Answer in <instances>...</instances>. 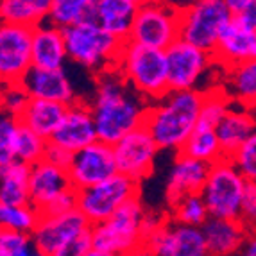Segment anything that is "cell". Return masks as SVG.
<instances>
[{"label":"cell","mask_w":256,"mask_h":256,"mask_svg":"<svg viewBox=\"0 0 256 256\" xmlns=\"http://www.w3.org/2000/svg\"><path fill=\"white\" fill-rule=\"evenodd\" d=\"M98 140L115 146L126 134L144 126L150 104L122 79L116 70L95 77V92L88 100Z\"/></svg>","instance_id":"6da1fadb"},{"label":"cell","mask_w":256,"mask_h":256,"mask_svg":"<svg viewBox=\"0 0 256 256\" xmlns=\"http://www.w3.org/2000/svg\"><path fill=\"white\" fill-rule=\"evenodd\" d=\"M204 92H168L147 110L144 126L154 138L160 150L183 149L199 124Z\"/></svg>","instance_id":"7a4b0ae2"},{"label":"cell","mask_w":256,"mask_h":256,"mask_svg":"<svg viewBox=\"0 0 256 256\" xmlns=\"http://www.w3.org/2000/svg\"><path fill=\"white\" fill-rule=\"evenodd\" d=\"M115 70L138 95L152 104L168 94L166 56L163 50L126 42Z\"/></svg>","instance_id":"3957f363"},{"label":"cell","mask_w":256,"mask_h":256,"mask_svg":"<svg viewBox=\"0 0 256 256\" xmlns=\"http://www.w3.org/2000/svg\"><path fill=\"white\" fill-rule=\"evenodd\" d=\"M149 214L150 210L146 208L142 197L131 199L106 222L92 226V249L118 256L129 254L146 242Z\"/></svg>","instance_id":"277c9868"},{"label":"cell","mask_w":256,"mask_h":256,"mask_svg":"<svg viewBox=\"0 0 256 256\" xmlns=\"http://www.w3.org/2000/svg\"><path fill=\"white\" fill-rule=\"evenodd\" d=\"M68 60L94 74V77L115 70L126 42L111 36L95 22H86L64 30Z\"/></svg>","instance_id":"5b68a950"},{"label":"cell","mask_w":256,"mask_h":256,"mask_svg":"<svg viewBox=\"0 0 256 256\" xmlns=\"http://www.w3.org/2000/svg\"><path fill=\"white\" fill-rule=\"evenodd\" d=\"M231 22L226 0H199L181 4L180 40L214 54L222 29Z\"/></svg>","instance_id":"8992f818"},{"label":"cell","mask_w":256,"mask_h":256,"mask_svg":"<svg viewBox=\"0 0 256 256\" xmlns=\"http://www.w3.org/2000/svg\"><path fill=\"white\" fill-rule=\"evenodd\" d=\"M181 4L140 2L128 42L163 50L180 40Z\"/></svg>","instance_id":"52a82bcc"},{"label":"cell","mask_w":256,"mask_h":256,"mask_svg":"<svg viewBox=\"0 0 256 256\" xmlns=\"http://www.w3.org/2000/svg\"><path fill=\"white\" fill-rule=\"evenodd\" d=\"M246 178L230 158L210 165L208 178L201 190V197L214 218H238L242 208Z\"/></svg>","instance_id":"ba28073f"},{"label":"cell","mask_w":256,"mask_h":256,"mask_svg":"<svg viewBox=\"0 0 256 256\" xmlns=\"http://www.w3.org/2000/svg\"><path fill=\"white\" fill-rule=\"evenodd\" d=\"M140 197V183L116 174L111 180L77 192V210L92 226L111 218L126 202Z\"/></svg>","instance_id":"9c48e42d"},{"label":"cell","mask_w":256,"mask_h":256,"mask_svg":"<svg viewBox=\"0 0 256 256\" xmlns=\"http://www.w3.org/2000/svg\"><path fill=\"white\" fill-rule=\"evenodd\" d=\"M168 90L170 92H201V82L206 74L212 72L215 60L214 54L194 47L190 43L178 40L165 50Z\"/></svg>","instance_id":"30bf717a"},{"label":"cell","mask_w":256,"mask_h":256,"mask_svg":"<svg viewBox=\"0 0 256 256\" xmlns=\"http://www.w3.org/2000/svg\"><path fill=\"white\" fill-rule=\"evenodd\" d=\"M144 246L154 256H210L201 228L174 222L166 214L158 226L146 235Z\"/></svg>","instance_id":"8fae6325"},{"label":"cell","mask_w":256,"mask_h":256,"mask_svg":"<svg viewBox=\"0 0 256 256\" xmlns=\"http://www.w3.org/2000/svg\"><path fill=\"white\" fill-rule=\"evenodd\" d=\"M32 68V29L0 22V86L20 84Z\"/></svg>","instance_id":"7c38bea8"},{"label":"cell","mask_w":256,"mask_h":256,"mask_svg":"<svg viewBox=\"0 0 256 256\" xmlns=\"http://www.w3.org/2000/svg\"><path fill=\"white\" fill-rule=\"evenodd\" d=\"M118 174L142 183L154 172V162L160 152L146 126H140L113 146Z\"/></svg>","instance_id":"4fadbf2b"},{"label":"cell","mask_w":256,"mask_h":256,"mask_svg":"<svg viewBox=\"0 0 256 256\" xmlns=\"http://www.w3.org/2000/svg\"><path fill=\"white\" fill-rule=\"evenodd\" d=\"M66 172L70 183L77 192L111 180L113 176L118 174L113 146L100 140L94 142L92 146L74 154Z\"/></svg>","instance_id":"5bb4252c"},{"label":"cell","mask_w":256,"mask_h":256,"mask_svg":"<svg viewBox=\"0 0 256 256\" xmlns=\"http://www.w3.org/2000/svg\"><path fill=\"white\" fill-rule=\"evenodd\" d=\"M92 224L84 218L79 210L70 214L54 215V217H42L38 228L30 235L32 246L38 251L52 256L61 248L90 235Z\"/></svg>","instance_id":"9a60e30c"},{"label":"cell","mask_w":256,"mask_h":256,"mask_svg":"<svg viewBox=\"0 0 256 256\" xmlns=\"http://www.w3.org/2000/svg\"><path fill=\"white\" fill-rule=\"evenodd\" d=\"M97 140L98 134L90 102L84 98H79L66 108V113H64V118L61 122L60 129L56 131V134L48 142L76 154Z\"/></svg>","instance_id":"2e32d148"},{"label":"cell","mask_w":256,"mask_h":256,"mask_svg":"<svg viewBox=\"0 0 256 256\" xmlns=\"http://www.w3.org/2000/svg\"><path fill=\"white\" fill-rule=\"evenodd\" d=\"M20 86L26 90L29 98H42L50 102H60L70 106L81 97H77L74 84L70 81L66 70H43L32 68L22 79Z\"/></svg>","instance_id":"e0dca14e"},{"label":"cell","mask_w":256,"mask_h":256,"mask_svg":"<svg viewBox=\"0 0 256 256\" xmlns=\"http://www.w3.org/2000/svg\"><path fill=\"white\" fill-rule=\"evenodd\" d=\"M214 60L222 68H233L256 61V32L242 27L233 18L218 36Z\"/></svg>","instance_id":"ac0fdd59"},{"label":"cell","mask_w":256,"mask_h":256,"mask_svg":"<svg viewBox=\"0 0 256 256\" xmlns=\"http://www.w3.org/2000/svg\"><path fill=\"white\" fill-rule=\"evenodd\" d=\"M70 188L74 186L64 168H60L45 160L30 166L29 204L38 210V214H42L56 197H60Z\"/></svg>","instance_id":"d6986e66"},{"label":"cell","mask_w":256,"mask_h":256,"mask_svg":"<svg viewBox=\"0 0 256 256\" xmlns=\"http://www.w3.org/2000/svg\"><path fill=\"white\" fill-rule=\"evenodd\" d=\"M210 165L186 158L183 154H176L172 163L170 174L165 184V201L166 206L174 204L186 196L201 194L202 186L208 178Z\"/></svg>","instance_id":"ffe728a7"},{"label":"cell","mask_w":256,"mask_h":256,"mask_svg":"<svg viewBox=\"0 0 256 256\" xmlns=\"http://www.w3.org/2000/svg\"><path fill=\"white\" fill-rule=\"evenodd\" d=\"M68 61L64 30L43 24L32 29V66L43 70H63Z\"/></svg>","instance_id":"44dd1931"},{"label":"cell","mask_w":256,"mask_h":256,"mask_svg":"<svg viewBox=\"0 0 256 256\" xmlns=\"http://www.w3.org/2000/svg\"><path fill=\"white\" fill-rule=\"evenodd\" d=\"M210 256H235L249 236L238 218H214L201 228Z\"/></svg>","instance_id":"7402d4cb"},{"label":"cell","mask_w":256,"mask_h":256,"mask_svg":"<svg viewBox=\"0 0 256 256\" xmlns=\"http://www.w3.org/2000/svg\"><path fill=\"white\" fill-rule=\"evenodd\" d=\"M140 0H97L95 24L120 42H128Z\"/></svg>","instance_id":"603a6c76"},{"label":"cell","mask_w":256,"mask_h":256,"mask_svg":"<svg viewBox=\"0 0 256 256\" xmlns=\"http://www.w3.org/2000/svg\"><path fill=\"white\" fill-rule=\"evenodd\" d=\"M254 131L256 122L252 118L251 111L233 104L231 110L228 111V115L222 118V122L215 129L224 158H231L251 138Z\"/></svg>","instance_id":"cb8c5ba5"},{"label":"cell","mask_w":256,"mask_h":256,"mask_svg":"<svg viewBox=\"0 0 256 256\" xmlns=\"http://www.w3.org/2000/svg\"><path fill=\"white\" fill-rule=\"evenodd\" d=\"M66 108L60 102H50V100H42V98H29L27 106L24 108L18 118L22 126L36 132L38 136L50 140L60 129L61 122L64 118Z\"/></svg>","instance_id":"d4e9b609"},{"label":"cell","mask_w":256,"mask_h":256,"mask_svg":"<svg viewBox=\"0 0 256 256\" xmlns=\"http://www.w3.org/2000/svg\"><path fill=\"white\" fill-rule=\"evenodd\" d=\"M220 86L235 106L246 110L256 106V61L226 68Z\"/></svg>","instance_id":"484cf974"},{"label":"cell","mask_w":256,"mask_h":256,"mask_svg":"<svg viewBox=\"0 0 256 256\" xmlns=\"http://www.w3.org/2000/svg\"><path fill=\"white\" fill-rule=\"evenodd\" d=\"M52 0H0V22L36 29L47 24Z\"/></svg>","instance_id":"4316f807"},{"label":"cell","mask_w":256,"mask_h":256,"mask_svg":"<svg viewBox=\"0 0 256 256\" xmlns=\"http://www.w3.org/2000/svg\"><path fill=\"white\" fill-rule=\"evenodd\" d=\"M30 166L20 162L0 166V204H29Z\"/></svg>","instance_id":"83f0119b"},{"label":"cell","mask_w":256,"mask_h":256,"mask_svg":"<svg viewBox=\"0 0 256 256\" xmlns=\"http://www.w3.org/2000/svg\"><path fill=\"white\" fill-rule=\"evenodd\" d=\"M97 0H52L47 24L66 30L86 22H95Z\"/></svg>","instance_id":"f1b7e54d"},{"label":"cell","mask_w":256,"mask_h":256,"mask_svg":"<svg viewBox=\"0 0 256 256\" xmlns=\"http://www.w3.org/2000/svg\"><path fill=\"white\" fill-rule=\"evenodd\" d=\"M178 154H183L186 158L206 163V165H214V163L220 162L224 158L220 142H218L215 129H201V128H196V131L190 134V138L186 140L183 149Z\"/></svg>","instance_id":"f546056e"},{"label":"cell","mask_w":256,"mask_h":256,"mask_svg":"<svg viewBox=\"0 0 256 256\" xmlns=\"http://www.w3.org/2000/svg\"><path fill=\"white\" fill-rule=\"evenodd\" d=\"M42 215L30 204H0V230L14 231L22 235H32Z\"/></svg>","instance_id":"4dcf8cb0"},{"label":"cell","mask_w":256,"mask_h":256,"mask_svg":"<svg viewBox=\"0 0 256 256\" xmlns=\"http://www.w3.org/2000/svg\"><path fill=\"white\" fill-rule=\"evenodd\" d=\"M166 215L174 222H180L184 226H194V228H202L208 222L210 214L206 208L204 201H202L201 194L196 196H186L180 201H176L174 204L166 206Z\"/></svg>","instance_id":"1f68e13d"},{"label":"cell","mask_w":256,"mask_h":256,"mask_svg":"<svg viewBox=\"0 0 256 256\" xmlns=\"http://www.w3.org/2000/svg\"><path fill=\"white\" fill-rule=\"evenodd\" d=\"M233 102L222 90V86H215L212 90L204 92V100H202L201 115H199V124L201 129H217V126L222 122V118L228 115Z\"/></svg>","instance_id":"d6a6232c"},{"label":"cell","mask_w":256,"mask_h":256,"mask_svg":"<svg viewBox=\"0 0 256 256\" xmlns=\"http://www.w3.org/2000/svg\"><path fill=\"white\" fill-rule=\"evenodd\" d=\"M47 146H48V140L38 136L36 132H32L30 129L22 126L16 140V162L29 166L43 162L45 160Z\"/></svg>","instance_id":"836d02e7"},{"label":"cell","mask_w":256,"mask_h":256,"mask_svg":"<svg viewBox=\"0 0 256 256\" xmlns=\"http://www.w3.org/2000/svg\"><path fill=\"white\" fill-rule=\"evenodd\" d=\"M22 129L18 116L2 113L0 115V166L16 162V140Z\"/></svg>","instance_id":"e575fe53"},{"label":"cell","mask_w":256,"mask_h":256,"mask_svg":"<svg viewBox=\"0 0 256 256\" xmlns=\"http://www.w3.org/2000/svg\"><path fill=\"white\" fill-rule=\"evenodd\" d=\"M230 160L248 183H256V131Z\"/></svg>","instance_id":"d590c367"},{"label":"cell","mask_w":256,"mask_h":256,"mask_svg":"<svg viewBox=\"0 0 256 256\" xmlns=\"http://www.w3.org/2000/svg\"><path fill=\"white\" fill-rule=\"evenodd\" d=\"M27 102H29V95L20 84L0 86V104H2L4 113L18 116L27 106Z\"/></svg>","instance_id":"8d00e7d4"},{"label":"cell","mask_w":256,"mask_h":256,"mask_svg":"<svg viewBox=\"0 0 256 256\" xmlns=\"http://www.w3.org/2000/svg\"><path fill=\"white\" fill-rule=\"evenodd\" d=\"M231 18L242 27L256 32V0H226Z\"/></svg>","instance_id":"74e56055"},{"label":"cell","mask_w":256,"mask_h":256,"mask_svg":"<svg viewBox=\"0 0 256 256\" xmlns=\"http://www.w3.org/2000/svg\"><path fill=\"white\" fill-rule=\"evenodd\" d=\"M30 246H32V238L29 235L0 230V256H18Z\"/></svg>","instance_id":"f35d334b"},{"label":"cell","mask_w":256,"mask_h":256,"mask_svg":"<svg viewBox=\"0 0 256 256\" xmlns=\"http://www.w3.org/2000/svg\"><path fill=\"white\" fill-rule=\"evenodd\" d=\"M238 220L249 233H256V183L246 184Z\"/></svg>","instance_id":"ab89813d"},{"label":"cell","mask_w":256,"mask_h":256,"mask_svg":"<svg viewBox=\"0 0 256 256\" xmlns=\"http://www.w3.org/2000/svg\"><path fill=\"white\" fill-rule=\"evenodd\" d=\"M72 152H68L66 149H63V147L56 146V144H52V142H48L47 146V150H45V162L52 163V165L60 166V168H68L70 162H72Z\"/></svg>","instance_id":"60d3db41"},{"label":"cell","mask_w":256,"mask_h":256,"mask_svg":"<svg viewBox=\"0 0 256 256\" xmlns=\"http://www.w3.org/2000/svg\"><path fill=\"white\" fill-rule=\"evenodd\" d=\"M90 251H92V240H90V235H86V236H82V238L61 248L60 251H56L52 256H86Z\"/></svg>","instance_id":"b9f144b4"},{"label":"cell","mask_w":256,"mask_h":256,"mask_svg":"<svg viewBox=\"0 0 256 256\" xmlns=\"http://www.w3.org/2000/svg\"><path fill=\"white\" fill-rule=\"evenodd\" d=\"M238 256H256V233H249L248 240L240 249Z\"/></svg>","instance_id":"7bdbcfd3"},{"label":"cell","mask_w":256,"mask_h":256,"mask_svg":"<svg viewBox=\"0 0 256 256\" xmlns=\"http://www.w3.org/2000/svg\"><path fill=\"white\" fill-rule=\"evenodd\" d=\"M126 256H154L152 251H150L149 248H146V246H140V248H136L134 251H131L129 254Z\"/></svg>","instance_id":"ee69618b"},{"label":"cell","mask_w":256,"mask_h":256,"mask_svg":"<svg viewBox=\"0 0 256 256\" xmlns=\"http://www.w3.org/2000/svg\"><path fill=\"white\" fill-rule=\"evenodd\" d=\"M18 256H48V254H45V252H42V251H38V249L34 248V246H30L29 249H26L24 252H20Z\"/></svg>","instance_id":"f6af8a7d"},{"label":"cell","mask_w":256,"mask_h":256,"mask_svg":"<svg viewBox=\"0 0 256 256\" xmlns=\"http://www.w3.org/2000/svg\"><path fill=\"white\" fill-rule=\"evenodd\" d=\"M86 256H118V254H110V252H102V251H97V249H92Z\"/></svg>","instance_id":"bcb514c9"},{"label":"cell","mask_w":256,"mask_h":256,"mask_svg":"<svg viewBox=\"0 0 256 256\" xmlns=\"http://www.w3.org/2000/svg\"><path fill=\"white\" fill-rule=\"evenodd\" d=\"M249 111H251L252 118H254V122H256V106H252V108H251V110H249Z\"/></svg>","instance_id":"7dc6e473"},{"label":"cell","mask_w":256,"mask_h":256,"mask_svg":"<svg viewBox=\"0 0 256 256\" xmlns=\"http://www.w3.org/2000/svg\"><path fill=\"white\" fill-rule=\"evenodd\" d=\"M2 113H4V111H2V104H0V115H2Z\"/></svg>","instance_id":"c3c4849f"}]
</instances>
